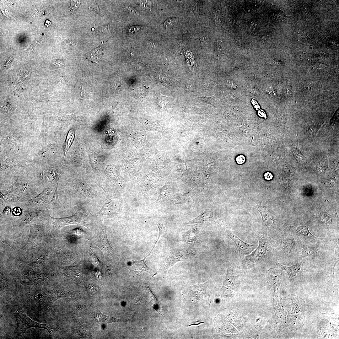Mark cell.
<instances>
[{
	"label": "cell",
	"instance_id": "cell-1",
	"mask_svg": "<svg viewBox=\"0 0 339 339\" xmlns=\"http://www.w3.org/2000/svg\"><path fill=\"white\" fill-rule=\"evenodd\" d=\"M14 312L18 327L22 331L24 332L26 329L31 327L44 328L49 331L52 332L57 329L56 327L49 325L39 324L32 321L19 308H16Z\"/></svg>",
	"mask_w": 339,
	"mask_h": 339
},
{
	"label": "cell",
	"instance_id": "cell-2",
	"mask_svg": "<svg viewBox=\"0 0 339 339\" xmlns=\"http://www.w3.org/2000/svg\"><path fill=\"white\" fill-rule=\"evenodd\" d=\"M191 250L184 248L173 249L167 255L165 262V270L166 271L176 262L183 261L194 256L196 253Z\"/></svg>",
	"mask_w": 339,
	"mask_h": 339
},
{
	"label": "cell",
	"instance_id": "cell-3",
	"mask_svg": "<svg viewBox=\"0 0 339 339\" xmlns=\"http://www.w3.org/2000/svg\"><path fill=\"white\" fill-rule=\"evenodd\" d=\"M259 245L254 251L246 258L247 261L251 262L260 261L265 255L268 248L267 237L264 234H260L258 236Z\"/></svg>",
	"mask_w": 339,
	"mask_h": 339
},
{
	"label": "cell",
	"instance_id": "cell-4",
	"mask_svg": "<svg viewBox=\"0 0 339 339\" xmlns=\"http://www.w3.org/2000/svg\"><path fill=\"white\" fill-rule=\"evenodd\" d=\"M59 226H62L68 224H76L83 225L88 228V217L86 212L83 210L80 209L75 214L68 218L57 219Z\"/></svg>",
	"mask_w": 339,
	"mask_h": 339
},
{
	"label": "cell",
	"instance_id": "cell-5",
	"mask_svg": "<svg viewBox=\"0 0 339 339\" xmlns=\"http://www.w3.org/2000/svg\"><path fill=\"white\" fill-rule=\"evenodd\" d=\"M94 244L100 248L107 256L112 257L116 255V251L109 242L105 229L100 230L98 240Z\"/></svg>",
	"mask_w": 339,
	"mask_h": 339
},
{
	"label": "cell",
	"instance_id": "cell-6",
	"mask_svg": "<svg viewBox=\"0 0 339 339\" xmlns=\"http://www.w3.org/2000/svg\"><path fill=\"white\" fill-rule=\"evenodd\" d=\"M227 233L228 235L234 243L238 250L243 255L250 253L256 246L245 242L229 230H227Z\"/></svg>",
	"mask_w": 339,
	"mask_h": 339
},
{
	"label": "cell",
	"instance_id": "cell-7",
	"mask_svg": "<svg viewBox=\"0 0 339 339\" xmlns=\"http://www.w3.org/2000/svg\"><path fill=\"white\" fill-rule=\"evenodd\" d=\"M146 258L145 257L142 260L130 261L134 271L136 273L143 274L153 271L152 269L147 266L145 263V261Z\"/></svg>",
	"mask_w": 339,
	"mask_h": 339
},
{
	"label": "cell",
	"instance_id": "cell-8",
	"mask_svg": "<svg viewBox=\"0 0 339 339\" xmlns=\"http://www.w3.org/2000/svg\"><path fill=\"white\" fill-rule=\"evenodd\" d=\"M276 242L288 256L293 246L294 241L293 238H288L277 239Z\"/></svg>",
	"mask_w": 339,
	"mask_h": 339
},
{
	"label": "cell",
	"instance_id": "cell-9",
	"mask_svg": "<svg viewBox=\"0 0 339 339\" xmlns=\"http://www.w3.org/2000/svg\"><path fill=\"white\" fill-rule=\"evenodd\" d=\"M213 213L211 211L207 210L201 213L198 216L193 220L188 222V224H193L196 223H203L207 221H213Z\"/></svg>",
	"mask_w": 339,
	"mask_h": 339
},
{
	"label": "cell",
	"instance_id": "cell-10",
	"mask_svg": "<svg viewBox=\"0 0 339 339\" xmlns=\"http://www.w3.org/2000/svg\"><path fill=\"white\" fill-rule=\"evenodd\" d=\"M94 319L99 322L106 323L116 322L132 321L130 320L120 319L104 315L100 312L95 313L94 315Z\"/></svg>",
	"mask_w": 339,
	"mask_h": 339
},
{
	"label": "cell",
	"instance_id": "cell-11",
	"mask_svg": "<svg viewBox=\"0 0 339 339\" xmlns=\"http://www.w3.org/2000/svg\"><path fill=\"white\" fill-rule=\"evenodd\" d=\"M276 264L282 270H285L288 273L290 279H292L296 274L300 270V263H297L296 264L290 266H286L282 265L277 261Z\"/></svg>",
	"mask_w": 339,
	"mask_h": 339
},
{
	"label": "cell",
	"instance_id": "cell-12",
	"mask_svg": "<svg viewBox=\"0 0 339 339\" xmlns=\"http://www.w3.org/2000/svg\"><path fill=\"white\" fill-rule=\"evenodd\" d=\"M103 52L102 47L99 46L87 53L86 55L87 58L92 62L97 63L100 61Z\"/></svg>",
	"mask_w": 339,
	"mask_h": 339
},
{
	"label": "cell",
	"instance_id": "cell-13",
	"mask_svg": "<svg viewBox=\"0 0 339 339\" xmlns=\"http://www.w3.org/2000/svg\"><path fill=\"white\" fill-rule=\"evenodd\" d=\"M260 212L263 223L266 225H268L271 223L273 221V218L272 216L267 212L266 208L262 206H257L256 207Z\"/></svg>",
	"mask_w": 339,
	"mask_h": 339
},
{
	"label": "cell",
	"instance_id": "cell-14",
	"mask_svg": "<svg viewBox=\"0 0 339 339\" xmlns=\"http://www.w3.org/2000/svg\"><path fill=\"white\" fill-rule=\"evenodd\" d=\"M53 293L45 292L41 294V295L39 296V297L41 298L40 299L45 303L48 305L51 304L56 299L59 298V297L56 296V294H55V293Z\"/></svg>",
	"mask_w": 339,
	"mask_h": 339
},
{
	"label": "cell",
	"instance_id": "cell-15",
	"mask_svg": "<svg viewBox=\"0 0 339 339\" xmlns=\"http://www.w3.org/2000/svg\"><path fill=\"white\" fill-rule=\"evenodd\" d=\"M78 189L81 194L87 197L94 196V191L86 184L78 183Z\"/></svg>",
	"mask_w": 339,
	"mask_h": 339
},
{
	"label": "cell",
	"instance_id": "cell-16",
	"mask_svg": "<svg viewBox=\"0 0 339 339\" xmlns=\"http://www.w3.org/2000/svg\"><path fill=\"white\" fill-rule=\"evenodd\" d=\"M75 134V131L73 129H71L69 131L67 135L66 140L64 144V157L65 156L71 146L73 140L74 139Z\"/></svg>",
	"mask_w": 339,
	"mask_h": 339
},
{
	"label": "cell",
	"instance_id": "cell-17",
	"mask_svg": "<svg viewBox=\"0 0 339 339\" xmlns=\"http://www.w3.org/2000/svg\"><path fill=\"white\" fill-rule=\"evenodd\" d=\"M316 248L315 247L309 246H303L301 252V256L304 257L311 255L316 251Z\"/></svg>",
	"mask_w": 339,
	"mask_h": 339
},
{
	"label": "cell",
	"instance_id": "cell-18",
	"mask_svg": "<svg viewBox=\"0 0 339 339\" xmlns=\"http://www.w3.org/2000/svg\"><path fill=\"white\" fill-rule=\"evenodd\" d=\"M297 232L304 236H307L310 234L312 235L309 232L308 228L305 226L302 225L298 227L296 229Z\"/></svg>",
	"mask_w": 339,
	"mask_h": 339
},
{
	"label": "cell",
	"instance_id": "cell-19",
	"mask_svg": "<svg viewBox=\"0 0 339 339\" xmlns=\"http://www.w3.org/2000/svg\"><path fill=\"white\" fill-rule=\"evenodd\" d=\"M179 19L176 18H172L168 19L164 23V25L166 28L174 25L178 21Z\"/></svg>",
	"mask_w": 339,
	"mask_h": 339
},
{
	"label": "cell",
	"instance_id": "cell-20",
	"mask_svg": "<svg viewBox=\"0 0 339 339\" xmlns=\"http://www.w3.org/2000/svg\"><path fill=\"white\" fill-rule=\"evenodd\" d=\"M144 89H145L142 87L137 88L134 89L132 94L135 96H138V97H143V95L145 94V90Z\"/></svg>",
	"mask_w": 339,
	"mask_h": 339
},
{
	"label": "cell",
	"instance_id": "cell-21",
	"mask_svg": "<svg viewBox=\"0 0 339 339\" xmlns=\"http://www.w3.org/2000/svg\"><path fill=\"white\" fill-rule=\"evenodd\" d=\"M109 26L106 25L99 27L97 30L96 32L99 35L104 34L108 31Z\"/></svg>",
	"mask_w": 339,
	"mask_h": 339
},
{
	"label": "cell",
	"instance_id": "cell-22",
	"mask_svg": "<svg viewBox=\"0 0 339 339\" xmlns=\"http://www.w3.org/2000/svg\"><path fill=\"white\" fill-rule=\"evenodd\" d=\"M246 158L245 156L242 154H239L235 158L236 162L239 164H243L245 161Z\"/></svg>",
	"mask_w": 339,
	"mask_h": 339
},
{
	"label": "cell",
	"instance_id": "cell-23",
	"mask_svg": "<svg viewBox=\"0 0 339 339\" xmlns=\"http://www.w3.org/2000/svg\"><path fill=\"white\" fill-rule=\"evenodd\" d=\"M158 101L160 104H164L169 103L168 98L165 96L160 95L158 97Z\"/></svg>",
	"mask_w": 339,
	"mask_h": 339
},
{
	"label": "cell",
	"instance_id": "cell-24",
	"mask_svg": "<svg viewBox=\"0 0 339 339\" xmlns=\"http://www.w3.org/2000/svg\"><path fill=\"white\" fill-rule=\"evenodd\" d=\"M140 29V28L138 26L134 25L130 27L128 30V32L131 33H135Z\"/></svg>",
	"mask_w": 339,
	"mask_h": 339
},
{
	"label": "cell",
	"instance_id": "cell-25",
	"mask_svg": "<svg viewBox=\"0 0 339 339\" xmlns=\"http://www.w3.org/2000/svg\"><path fill=\"white\" fill-rule=\"evenodd\" d=\"M264 177L265 179L270 180L272 179L273 175L271 172H267L264 174Z\"/></svg>",
	"mask_w": 339,
	"mask_h": 339
},
{
	"label": "cell",
	"instance_id": "cell-26",
	"mask_svg": "<svg viewBox=\"0 0 339 339\" xmlns=\"http://www.w3.org/2000/svg\"><path fill=\"white\" fill-rule=\"evenodd\" d=\"M227 84L229 87L234 89H236L237 87L236 84L232 81L227 82Z\"/></svg>",
	"mask_w": 339,
	"mask_h": 339
},
{
	"label": "cell",
	"instance_id": "cell-27",
	"mask_svg": "<svg viewBox=\"0 0 339 339\" xmlns=\"http://www.w3.org/2000/svg\"><path fill=\"white\" fill-rule=\"evenodd\" d=\"M257 114L258 116L264 118L265 119L266 117L265 112L262 110H259Z\"/></svg>",
	"mask_w": 339,
	"mask_h": 339
},
{
	"label": "cell",
	"instance_id": "cell-28",
	"mask_svg": "<svg viewBox=\"0 0 339 339\" xmlns=\"http://www.w3.org/2000/svg\"><path fill=\"white\" fill-rule=\"evenodd\" d=\"M251 102L253 104V105L254 108L257 110H258L260 109V106L256 101H255V100H252Z\"/></svg>",
	"mask_w": 339,
	"mask_h": 339
},
{
	"label": "cell",
	"instance_id": "cell-29",
	"mask_svg": "<svg viewBox=\"0 0 339 339\" xmlns=\"http://www.w3.org/2000/svg\"><path fill=\"white\" fill-rule=\"evenodd\" d=\"M45 24V26L47 27H48L51 25V22L48 20H46Z\"/></svg>",
	"mask_w": 339,
	"mask_h": 339
},
{
	"label": "cell",
	"instance_id": "cell-30",
	"mask_svg": "<svg viewBox=\"0 0 339 339\" xmlns=\"http://www.w3.org/2000/svg\"><path fill=\"white\" fill-rule=\"evenodd\" d=\"M14 214H15L16 215H18L20 213L19 212V210H18V209H15V210H14Z\"/></svg>",
	"mask_w": 339,
	"mask_h": 339
},
{
	"label": "cell",
	"instance_id": "cell-31",
	"mask_svg": "<svg viewBox=\"0 0 339 339\" xmlns=\"http://www.w3.org/2000/svg\"><path fill=\"white\" fill-rule=\"evenodd\" d=\"M256 25V24L255 23H254L252 24H251V27L252 28L254 29V28H255Z\"/></svg>",
	"mask_w": 339,
	"mask_h": 339
}]
</instances>
